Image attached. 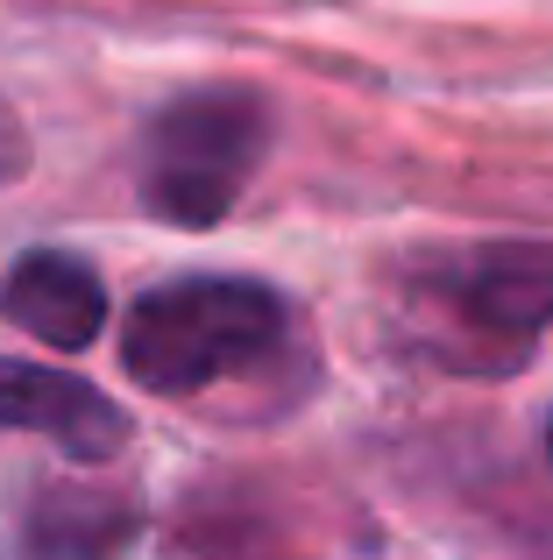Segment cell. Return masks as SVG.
<instances>
[{
    "label": "cell",
    "instance_id": "cell-8",
    "mask_svg": "<svg viewBox=\"0 0 553 560\" xmlns=\"http://www.w3.org/2000/svg\"><path fill=\"white\" fill-rule=\"evenodd\" d=\"M28 156H36V142H28V128H22V114H14V100L0 93V191L28 178Z\"/></svg>",
    "mask_w": 553,
    "mask_h": 560
},
{
    "label": "cell",
    "instance_id": "cell-6",
    "mask_svg": "<svg viewBox=\"0 0 553 560\" xmlns=\"http://www.w3.org/2000/svg\"><path fill=\"white\" fill-rule=\"evenodd\" d=\"M142 533L136 497L99 482H43L14 525V560H121Z\"/></svg>",
    "mask_w": 553,
    "mask_h": 560
},
{
    "label": "cell",
    "instance_id": "cell-9",
    "mask_svg": "<svg viewBox=\"0 0 553 560\" xmlns=\"http://www.w3.org/2000/svg\"><path fill=\"white\" fill-rule=\"evenodd\" d=\"M546 462H553V411H546Z\"/></svg>",
    "mask_w": 553,
    "mask_h": 560
},
{
    "label": "cell",
    "instance_id": "cell-2",
    "mask_svg": "<svg viewBox=\"0 0 553 560\" xmlns=\"http://www.w3.org/2000/svg\"><path fill=\"white\" fill-rule=\"evenodd\" d=\"M291 348V305L263 277L192 270L150 284L121 319V370L156 397H199L213 383L263 376Z\"/></svg>",
    "mask_w": 553,
    "mask_h": 560
},
{
    "label": "cell",
    "instance_id": "cell-4",
    "mask_svg": "<svg viewBox=\"0 0 553 560\" xmlns=\"http://www.w3.org/2000/svg\"><path fill=\"white\" fill-rule=\"evenodd\" d=\"M0 433H36L50 447H64L71 462H114L136 433V419L85 376L0 355Z\"/></svg>",
    "mask_w": 553,
    "mask_h": 560
},
{
    "label": "cell",
    "instance_id": "cell-1",
    "mask_svg": "<svg viewBox=\"0 0 553 560\" xmlns=\"http://www.w3.org/2000/svg\"><path fill=\"white\" fill-rule=\"evenodd\" d=\"M553 327V242H440L398 262V341L461 376H511Z\"/></svg>",
    "mask_w": 553,
    "mask_h": 560
},
{
    "label": "cell",
    "instance_id": "cell-5",
    "mask_svg": "<svg viewBox=\"0 0 553 560\" xmlns=\"http://www.w3.org/2000/svg\"><path fill=\"white\" fill-rule=\"evenodd\" d=\"M0 319L50 348H93L107 334V277L71 248H28L0 270Z\"/></svg>",
    "mask_w": 553,
    "mask_h": 560
},
{
    "label": "cell",
    "instance_id": "cell-3",
    "mask_svg": "<svg viewBox=\"0 0 553 560\" xmlns=\"http://www.w3.org/2000/svg\"><path fill=\"white\" fill-rule=\"evenodd\" d=\"M276 136V107L263 85H185L142 114L136 136V199L164 228H221L256 185Z\"/></svg>",
    "mask_w": 553,
    "mask_h": 560
},
{
    "label": "cell",
    "instance_id": "cell-7",
    "mask_svg": "<svg viewBox=\"0 0 553 560\" xmlns=\"http://www.w3.org/2000/svg\"><path fill=\"white\" fill-rule=\"evenodd\" d=\"M504 533H511L532 560H553V497L518 490V497H511V511H504Z\"/></svg>",
    "mask_w": 553,
    "mask_h": 560
}]
</instances>
